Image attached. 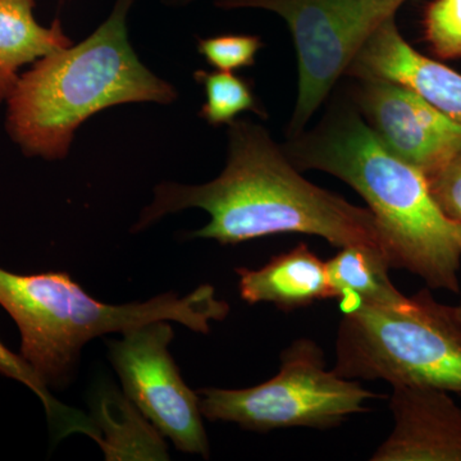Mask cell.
<instances>
[{
    "instance_id": "2e32d148",
    "label": "cell",
    "mask_w": 461,
    "mask_h": 461,
    "mask_svg": "<svg viewBox=\"0 0 461 461\" xmlns=\"http://www.w3.org/2000/svg\"><path fill=\"white\" fill-rule=\"evenodd\" d=\"M205 91V104L200 115L206 122L220 126L230 124L240 113L253 111L262 113L247 81L226 71H198L194 75Z\"/></svg>"
},
{
    "instance_id": "7402d4cb",
    "label": "cell",
    "mask_w": 461,
    "mask_h": 461,
    "mask_svg": "<svg viewBox=\"0 0 461 461\" xmlns=\"http://www.w3.org/2000/svg\"><path fill=\"white\" fill-rule=\"evenodd\" d=\"M62 3L69 2V0H60Z\"/></svg>"
},
{
    "instance_id": "6da1fadb",
    "label": "cell",
    "mask_w": 461,
    "mask_h": 461,
    "mask_svg": "<svg viewBox=\"0 0 461 461\" xmlns=\"http://www.w3.org/2000/svg\"><path fill=\"white\" fill-rule=\"evenodd\" d=\"M229 135L222 175L198 186L160 184L133 227L135 232L167 214L199 208L211 221L191 233L193 239L235 245L278 233H305L339 249L366 245L384 251L372 212L302 177L263 127L233 121Z\"/></svg>"
},
{
    "instance_id": "8992f818",
    "label": "cell",
    "mask_w": 461,
    "mask_h": 461,
    "mask_svg": "<svg viewBox=\"0 0 461 461\" xmlns=\"http://www.w3.org/2000/svg\"><path fill=\"white\" fill-rule=\"evenodd\" d=\"M203 417L229 421L254 432L284 429H329L368 411L377 393L327 369L321 346L309 339L293 342L281 355L280 372L244 390L206 387L198 391Z\"/></svg>"
},
{
    "instance_id": "8fae6325",
    "label": "cell",
    "mask_w": 461,
    "mask_h": 461,
    "mask_svg": "<svg viewBox=\"0 0 461 461\" xmlns=\"http://www.w3.org/2000/svg\"><path fill=\"white\" fill-rule=\"evenodd\" d=\"M348 74L402 84L461 126V74L424 57L405 41L390 18L348 66Z\"/></svg>"
},
{
    "instance_id": "4fadbf2b",
    "label": "cell",
    "mask_w": 461,
    "mask_h": 461,
    "mask_svg": "<svg viewBox=\"0 0 461 461\" xmlns=\"http://www.w3.org/2000/svg\"><path fill=\"white\" fill-rule=\"evenodd\" d=\"M33 7L35 0H0V104L16 87L21 67L72 45L59 20L41 26Z\"/></svg>"
},
{
    "instance_id": "ac0fdd59",
    "label": "cell",
    "mask_w": 461,
    "mask_h": 461,
    "mask_svg": "<svg viewBox=\"0 0 461 461\" xmlns=\"http://www.w3.org/2000/svg\"><path fill=\"white\" fill-rule=\"evenodd\" d=\"M262 47L260 39L250 35H222L199 41L200 54L215 68L226 72L253 66Z\"/></svg>"
},
{
    "instance_id": "ba28073f",
    "label": "cell",
    "mask_w": 461,
    "mask_h": 461,
    "mask_svg": "<svg viewBox=\"0 0 461 461\" xmlns=\"http://www.w3.org/2000/svg\"><path fill=\"white\" fill-rule=\"evenodd\" d=\"M173 338L169 321H157L109 341V359L122 382L124 395L159 435L182 453L208 459L200 397L182 379L168 351Z\"/></svg>"
},
{
    "instance_id": "9a60e30c",
    "label": "cell",
    "mask_w": 461,
    "mask_h": 461,
    "mask_svg": "<svg viewBox=\"0 0 461 461\" xmlns=\"http://www.w3.org/2000/svg\"><path fill=\"white\" fill-rule=\"evenodd\" d=\"M0 375L20 382L41 400L50 429L58 439L80 433V435L90 437L95 442L99 441L100 430L95 421L83 411L58 402L56 397L51 395L50 387H47V384L38 377L25 359L20 354L9 350L2 341H0Z\"/></svg>"
},
{
    "instance_id": "5b68a950",
    "label": "cell",
    "mask_w": 461,
    "mask_h": 461,
    "mask_svg": "<svg viewBox=\"0 0 461 461\" xmlns=\"http://www.w3.org/2000/svg\"><path fill=\"white\" fill-rule=\"evenodd\" d=\"M332 369L348 379L461 395V323L427 290L400 304L364 306L344 314Z\"/></svg>"
},
{
    "instance_id": "e0dca14e",
    "label": "cell",
    "mask_w": 461,
    "mask_h": 461,
    "mask_svg": "<svg viewBox=\"0 0 461 461\" xmlns=\"http://www.w3.org/2000/svg\"><path fill=\"white\" fill-rule=\"evenodd\" d=\"M424 25L427 41L437 56L461 58V0H435Z\"/></svg>"
},
{
    "instance_id": "277c9868",
    "label": "cell",
    "mask_w": 461,
    "mask_h": 461,
    "mask_svg": "<svg viewBox=\"0 0 461 461\" xmlns=\"http://www.w3.org/2000/svg\"><path fill=\"white\" fill-rule=\"evenodd\" d=\"M0 306L20 330L21 357L47 387L54 388L68 382L91 339L157 321L208 333L211 321L224 320L230 312L209 285L184 297L167 293L145 303L112 305L91 297L68 273L18 275L3 268Z\"/></svg>"
},
{
    "instance_id": "44dd1931",
    "label": "cell",
    "mask_w": 461,
    "mask_h": 461,
    "mask_svg": "<svg viewBox=\"0 0 461 461\" xmlns=\"http://www.w3.org/2000/svg\"><path fill=\"white\" fill-rule=\"evenodd\" d=\"M451 308H453V313L455 315V318H456V320L459 321L461 323V300L459 304L451 306Z\"/></svg>"
},
{
    "instance_id": "7a4b0ae2",
    "label": "cell",
    "mask_w": 461,
    "mask_h": 461,
    "mask_svg": "<svg viewBox=\"0 0 461 461\" xmlns=\"http://www.w3.org/2000/svg\"><path fill=\"white\" fill-rule=\"evenodd\" d=\"M285 153L297 169L330 173L366 200L391 268L459 293L461 223L442 213L426 175L388 151L363 117L332 115Z\"/></svg>"
},
{
    "instance_id": "7c38bea8",
    "label": "cell",
    "mask_w": 461,
    "mask_h": 461,
    "mask_svg": "<svg viewBox=\"0 0 461 461\" xmlns=\"http://www.w3.org/2000/svg\"><path fill=\"white\" fill-rule=\"evenodd\" d=\"M240 295L248 304H272L280 311L335 299L327 264L305 244L273 257L262 268H239Z\"/></svg>"
},
{
    "instance_id": "3957f363",
    "label": "cell",
    "mask_w": 461,
    "mask_h": 461,
    "mask_svg": "<svg viewBox=\"0 0 461 461\" xmlns=\"http://www.w3.org/2000/svg\"><path fill=\"white\" fill-rule=\"evenodd\" d=\"M133 2L115 0L86 41L41 58L20 76L7 99L5 129L25 156L63 159L76 130L103 109L176 99L175 87L149 71L130 45Z\"/></svg>"
},
{
    "instance_id": "52a82bcc",
    "label": "cell",
    "mask_w": 461,
    "mask_h": 461,
    "mask_svg": "<svg viewBox=\"0 0 461 461\" xmlns=\"http://www.w3.org/2000/svg\"><path fill=\"white\" fill-rule=\"evenodd\" d=\"M408 0H217L223 9L259 8L286 21L293 33L299 89L291 131L304 129L348 72L357 51Z\"/></svg>"
},
{
    "instance_id": "9c48e42d",
    "label": "cell",
    "mask_w": 461,
    "mask_h": 461,
    "mask_svg": "<svg viewBox=\"0 0 461 461\" xmlns=\"http://www.w3.org/2000/svg\"><path fill=\"white\" fill-rule=\"evenodd\" d=\"M360 107L388 151L429 177L461 150V126L415 91L382 78H362Z\"/></svg>"
},
{
    "instance_id": "5bb4252c",
    "label": "cell",
    "mask_w": 461,
    "mask_h": 461,
    "mask_svg": "<svg viewBox=\"0 0 461 461\" xmlns=\"http://www.w3.org/2000/svg\"><path fill=\"white\" fill-rule=\"evenodd\" d=\"M326 264L330 286L344 314L364 306H393L406 299L393 286L391 266L381 249L366 245L341 248Z\"/></svg>"
},
{
    "instance_id": "30bf717a",
    "label": "cell",
    "mask_w": 461,
    "mask_h": 461,
    "mask_svg": "<svg viewBox=\"0 0 461 461\" xmlns=\"http://www.w3.org/2000/svg\"><path fill=\"white\" fill-rule=\"evenodd\" d=\"M393 432L372 461H461V408L447 391L393 386Z\"/></svg>"
},
{
    "instance_id": "ffe728a7",
    "label": "cell",
    "mask_w": 461,
    "mask_h": 461,
    "mask_svg": "<svg viewBox=\"0 0 461 461\" xmlns=\"http://www.w3.org/2000/svg\"><path fill=\"white\" fill-rule=\"evenodd\" d=\"M194 0H163L166 5H171V7H182V5H187Z\"/></svg>"
},
{
    "instance_id": "d6986e66",
    "label": "cell",
    "mask_w": 461,
    "mask_h": 461,
    "mask_svg": "<svg viewBox=\"0 0 461 461\" xmlns=\"http://www.w3.org/2000/svg\"><path fill=\"white\" fill-rule=\"evenodd\" d=\"M427 180L442 213L461 223V150Z\"/></svg>"
}]
</instances>
